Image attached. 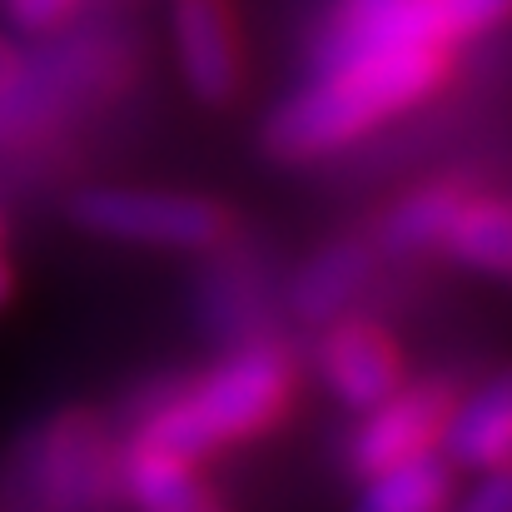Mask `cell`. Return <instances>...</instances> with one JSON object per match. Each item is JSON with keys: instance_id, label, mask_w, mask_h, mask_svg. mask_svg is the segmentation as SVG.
<instances>
[{"instance_id": "1", "label": "cell", "mask_w": 512, "mask_h": 512, "mask_svg": "<svg viewBox=\"0 0 512 512\" xmlns=\"http://www.w3.org/2000/svg\"><path fill=\"white\" fill-rule=\"evenodd\" d=\"M453 50L448 45H393L358 60H343L319 70L309 90H299L264 130L269 155L279 160H309L343 140L363 135L383 115L423 100L448 75Z\"/></svg>"}, {"instance_id": "2", "label": "cell", "mask_w": 512, "mask_h": 512, "mask_svg": "<svg viewBox=\"0 0 512 512\" xmlns=\"http://www.w3.org/2000/svg\"><path fill=\"white\" fill-rule=\"evenodd\" d=\"M284 398H289V363L269 348H249L234 363H224L214 378H204L184 403L165 408L140 443L165 448L174 458H199L229 438L274 423Z\"/></svg>"}, {"instance_id": "3", "label": "cell", "mask_w": 512, "mask_h": 512, "mask_svg": "<svg viewBox=\"0 0 512 512\" xmlns=\"http://www.w3.org/2000/svg\"><path fill=\"white\" fill-rule=\"evenodd\" d=\"M508 15V0H339L319 40V70L393 50V45H458Z\"/></svg>"}, {"instance_id": "4", "label": "cell", "mask_w": 512, "mask_h": 512, "mask_svg": "<svg viewBox=\"0 0 512 512\" xmlns=\"http://www.w3.org/2000/svg\"><path fill=\"white\" fill-rule=\"evenodd\" d=\"M75 224L125 239V244H160V249H204L219 244L229 214L199 194H150V189H85L75 199Z\"/></svg>"}, {"instance_id": "5", "label": "cell", "mask_w": 512, "mask_h": 512, "mask_svg": "<svg viewBox=\"0 0 512 512\" xmlns=\"http://www.w3.org/2000/svg\"><path fill=\"white\" fill-rule=\"evenodd\" d=\"M45 463V508H110L120 498V453L115 433L95 408H65L40 428Z\"/></svg>"}, {"instance_id": "6", "label": "cell", "mask_w": 512, "mask_h": 512, "mask_svg": "<svg viewBox=\"0 0 512 512\" xmlns=\"http://www.w3.org/2000/svg\"><path fill=\"white\" fill-rule=\"evenodd\" d=\"M453 413V388L448 383H418V388H393L388 398L373 403V418L363 423L353 443V468L368 478L418 448H433L443 438V423Z\"/></svg>"}, {"instance_id": "7", "label": "cell", "mask_w": 512, "mask_h": 512, "mask_svg": "<svg viewBox=\"0 0 512 512\" xmlns=\"http://www.w3.org/2000/svg\"><path fill=\"white\" fill-rule=\"evenodd\" d=\"M179 65L199 100L219 105L239 90V35L224 0H179L174 10Z\"/></svg>"}, {"instance_id": "8", "label": "cell", "mask_w": 512, "mask_h": 512, "mask_svg": "<svg viewBox=\"0 0 512 512\" xmlns=\"http://www.w3.org/2000/svg\"><path fill=\"white\" fill-rule=\"evenodd\" d=\"M443 443L453 463H473V468H508L512 453V378L498 373L488 388H478L468 403H453L448 423H443Z\"/></svg>"}, {"instance_id": "9", "label": "cell", "mask_w": 512, "mask_h": 512, "mask_svg": "<svg viewBox=\"0 0 512 512\" xmlns=\"http://www.w3.org/2000/svg\"><path fill=\"white\" fill-rule=\"evenodd\" d=\"M324 373H329L334 393L343 403H353V408H373L403 378L393 343L383 339L378 329H368V324H343V329L329 334V343H324Z\"/></svg>"}, {"instance_id": "10", "label": "cell", "mask_w": 512, "mask_h": 512, "mask_svg": "<svg viewBox=\"0 0 512 512\" xmlns=\"http://www.w3.org/2000/svg\"><path fill=\"white\" fill-rule=\"evenodd\" d=\"M448 483H453V458H443L438 448H418L378 473H368L363 488V508L373 512H428L448 503Z\"/></svg>"}, {"instance_id": "11", "label": "cell", "mask_w": 512, "mask_h": 512, "mask_svg": "<svg viewBox=\"0 0 512 512\" xmlns=\"http://www.w3.org/2000/svg\"><path fill=\"white\" fill-rule=\"evenodd\" d=\"M120 478H125V493L150 512H204V508H214V493L189 473V458H174V453L150 448V443H140V448L125 458Z\"/></svg>"}, {"instance_id": "12", "label": "cell", "mask_w": 512, "mask_h": 512, "mask_svg": "<svg viewBox=\"0 0 512 512\" xmlns=\"http://www.w3.org/2000/svg\"><path fill=\"white\" fill-rule=\"evenodd\" d=\"M443 239H448V249H453L463 264H473V269H483V274H493V279H508L512 219L498 199H473V204H463V209L453 214V224H448Z\"/></svg>"}, {"instance_id": "13", "label": "cell", "mask_w": 512, "mask_h": 512, "mask_svg": "<svg viewBox=\"0 0 512 512\" xmlns=\"http://www.w3.org/2000/svg\"><path fill=\"white\" fill-rule=\"evenodd\" d=\"M368 274V249L363 244H329L324 254H314V264L299 274L294 284V304L309 319H329L353 299V289Z\"/></svg>"}, {"instance_id": "14", "label": "cell", "mask_w": 512, "mask_h": 512, "mask_svg": "<svg viewBox=\"0 0 512 512\" xmlns=\"http://www.w3.org/2000/svg\"><path fill=\"white\" fill-rule=\"evenodd\" d=\"M458 209H463L458 189H418L383 224V244L388 249H428V244H438L448 234V224H453Z\"/></svg>"}, {"instance_id": "15", "label": "cell", "mask_w": 512, "mask_h": 512, "mask_svg": "<svg viewBox=\"0 0 512 512\" xmlns=\"http://www.w3.org/2000/svg\"><path fill=\"white\" fill-rule=\"evenodd\" d=\"M0 503L10 508H45V463H40V428L10 443L0 463Z\"/></svg>"}, {"instance_id": "16", "label": "cell", "mask_w": 512, "mask_h": 512, "mask_svg": "<svg viewBox=\"0 0 512 512\" xmlns=\"http://www.w3.org/2000/svg\"><path fill=\"white\" fill-rule=\"evenodd\" d=\"M70 5H75V0H10V15H15L25 30H45V25L65 20Z\"/></svg>"}, {"instance_id": "17", "label": "cell", "mask_w": 512, "mask_h": 512, "mask_svg": "<svg viewBox=\"0 0 512 512\" xmlns=\"http://www.w3.org/2000/svg\"><path fill=\"white\" fill-rule=\"evenodd\" d=\"M508 503H512L508 468H488V483L468 498V512H508Z\"/></svg>"}, {"instance_id": "18", "label": "cell", "mask_w": 512, "mask_h": 512, "mask_svg": "<svg viewBox=\"0 0 512 512\" xmlns=\"http://www.w3.org/2000/svg\"><path fill=\"white\" fill-rule=\"evenodd\" d=\"M10 80H15V55H10V50L0 45V90H5Z\"/></svg>"}, {"instance_id": "19", "label": "cell", "mask_w": 512, "mask_h": 512, "mask_svg": "<svg viewBox=\"0 0 512 512\" xmlns=\"http://www.w3.org/2000/svg\"><path fill=\"white\" fill-rule=\"evenodd\" d=\"M10 284H15V279H10V264H5V259H0V304H5V299H10Z\"/></svg>"}]
</instances>
